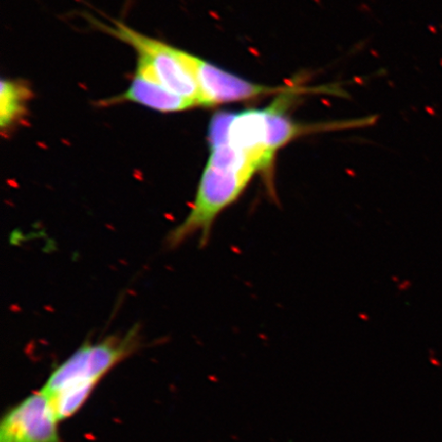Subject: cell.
Wrapping results in <instances>:
<instances>
[{"label": "cell", "mask_w": 442, "mask_h": 442, "mask_svg": "<svg viewBox=\"0 0 442 442\" xmlns=\"http://www.w3.org/2000/svg\"><path fill=\"white\" fill-rule=\"evenodd\" d=\"M136 330L82 345L49 375L41 390L60 422L72 418L89 399L97 385L118 363L136 350Z\"/></svg>", "instance_id": "6da1fadb"}, {"label": "cell", "mask_w": 442, "mask_h": 442, "mask_svg": "<svg viewBox=\"0 0 442 442\" xmlns=\"http://www.w3.org/2000/svg\"><path fill=\"white\" fill-rule=\"evenodd\" d=\"M101 27L132 46L138 53V62L148 66L164 87L200 107L199 87L193 71L185 61L183 50L145 36L119 22H114V26L102 24Z\"/></svg>", "instance_id": "7a4b0ae2"}, {"label": "cell", "mask_w": 442, "mask_h": 442, "mask_svg": "<svg viewBox=\"0 0 442 442\" xmlns=\"http://www.w3.org/2000/svg\"><path fill=\"white\" fill-rule=\"evenodd\" d=\"M59 423L40 389L6 410L0 422V442H63Z\"/></svg>", "instance_id": "3957f363"}, {"label": "cell", "mask_w": 442, "mask_h": 442, "mask_svg": "<svg viewBox=\"0 0 442 442\" xmlns=\"http://www.w3.org/2000/svg\"><path fill=\"white\" fill-rule=\"evenodd\" d=\"M183 58L197 81L200 107L242 102L280 91L279 88L243 79L187 51H183Z\"/></svg>", "instance_id": "277c9868"}, {"label": "cell", "mask_w": 442, "mask_h": 442, "mask_svg": "<svg viewBox=\"0 0 442 442\" xmlns=\"http://www.w3.org/2000/svg\"><path fill=\"white\" fill-rule=\"evenodd\" d=\"M120 100L136 103L164 113L179 112L196 107L191 101L164 87L153 75L150 68L139 62L129 88Z\"/></svg>", "instance_id": "5b68a950"}, {"label": "cell", "mask_w": 442, "mask_h": 442, "mask_svg": "<svg viewBox=\"0 0 442 442\" xmlns=\"http://www.w3.org/2000/svg\"><path fill=\"white\" fill-rule=\"evenodd\" d=\"M31 97L24 83L2 80L0 90V125L4 130L24 116L26 103Z\"/></svg>", "instance_id": "8992f818"}]
</instances>
